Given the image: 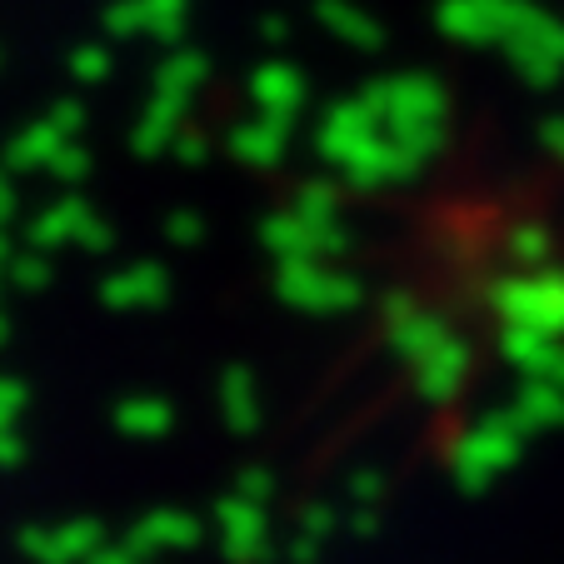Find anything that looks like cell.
Instances as JSON below:
<instances>
[{"label":"cell","instance_id":"1","mask_svg":"<svg viewBox=\"0 0 564 564\" xmlns=\"http://www.w3.org/2000/svg\"><path fill=\"white\" fill-rule=\"evenodd\" d=\"M365 106L384 120L390 135H400L410 145V155L420 165L445 150V120H449V96L435 75L425 70H405V75H384V80H370L360 90Z\"/></svg>","mask_w":564,"mask_h":564},{"label":"cell","instance_id":"2","mask_svg":"<svg viewBox=\"0 0 564 564\" xmlns=\"http://www.w3.org/2000/svg\"><path fill=\"white\" fill-rule=\"evenodd\" d=\"M490 305L505 330H534L564 340V270H514L495 280Z\"/></svg>","mask_w":564,"mask_h":564},{"label":"cell","instance_id":"3","mask_svg":"<svg viewBox=\"0 0 564 564\" xmlns=\"http://www.w3.org/2000/svg\"><path fill=\"white\" fill-rule=\"evenodd\" d=\"M500 51L530 90H550L564 80V21L534 0H520V15H514Z\"/></svg>","mask_w":564,"mask_h":564},{"label":"cell","instance_id":"4","mask_svg":"<svg viewBox=\"0 0 564 564\" xmlns=\"http://www.w3.org/2000/svg\"><path fill=\"white\" fill-rule=\"evenodd\" d=\"M275 295L305 315H345L365 300V285L340 265L295 260V265H275Z\"/></svg>","mask_w":564,"mask_h":564},{"label":"cell","instance_id":"5","mask_svg":"<svg viewBox=\"0 0 564 564\" xmlns=\"http://www.w3.org/2000/svg\"><path fill=\"white\" fill-rule=\"evenodd\" d=\"M260 246L275 256V265H295V260H319V265H335L350 246L345 225H315L295 210H275L260 225Z\"/></svg>","mask_w":564,"mask_h":564},{"label":"cell","instance_id":"6","mask_svg":"<svg viewBox=\"0 0 564 564\" xmlns=\"http://www.w3.org/2000/svg\"><path fill=\"white\" fill-rule=\"evenodd\" d=\"M520 0H440L435 25L445 41L455 45H505Z\"/></svg>","mask_w":564,"mask_h":564},{"label":"cell","instance_id":"7","mask_svg":"<svg viewBox=\"0 0 564 564\" xmlns=\"http://www.w3.org/2000/svg\"><path fill=\"white\" fill-rule=\"evenodd\" d=\"M384 340H390V350L400 355L410 370H420V365L435 360V355L455 340V330H449L440 315L420 310L415 300H394L390 315H384Z\"/></svg>","mask_w":564,"mask_h":564},{"label":"cell","instance_id":"8","mask_svg":"<svg viewBox=\"0 0 564 564\" xmlns=\"http://www.w3.org/2000/svg\"><path fill=\"white\" fill-rule=\"evenodd\" d=\"M375 130H384V120L375 116L370 106H365V96L355 90V96H345V100H335L325 116H319V126H315V150L325 160H330L335 171H340L345 160L355 155V150L365 145V140L375 135Z\"/></svg>","mask_w":564,"mask_h":564},{"label":"cell","instance_id":"9","mask_svg":"<svg viewBox=\"0 0 564 564\" xmlns=\"http://www.w3.org/2000/svg\"><path fill=\"white\" fill-rule=\"evenodd\" d=\"M250 100H256L260 120L290 130L300 120V110H305V75L290 61H265L250 75Z\"/></svg>","mask_w":564,"mask_h":564},{"label":"cell","instance_id":"10","mask_svg":"<svg viewBox=\"0 0 564 564\" xmlns=\"http://www.w3.org/2000/svg\"><path fill=\"white\" fill-rule=\"evenodd\" d=\"M90 215H96L90 200H80V195H61V200H51L31 225H25V246L41 250V256L55 250V246H80V230L90 225Z\"/></svg>","mask_w":564,"mask_h":564},{"label":"cell","instance_id":"11","mask_svg":"<svg viewBox=\"0 0 564 564\" xmlns=\"http://www.w3.org/2000/svg\"><path fill=\"white\" fill-rule=\"evenodd\" d=\"M514 449H520V420L505 410V415L485 420L479 430H469V440L459 445V465H465V475H479V469L490 475V469L510 465Z\"/></svg>","mask_w":564,"mask_h":564},{"label":"cell","instance_id":"12","mask_svg":"<svg viewBox=\"0 0 564 564\" xmlns=\"http://www.w3.org/2000/svg\"><path fill=\"white\" fill-rule=\"evenodd\" d=\"M165 295H171V280H165L160 265H150V260H140V265H130V270H116V275H106V285H100L106 310H155V305H165Z\"/></svg>","mask_w":564,"mask_h":564},{"label":"cell","instance_id":"13","mask_svg":"<svg viewBox=\"0 0 564 564\" xmlns=\"http://www.w3.org/2000/svg\"><path fill=\"white\" fill-rule=\"evenodd\" d=\"M181 135H185V100L150 96V106L140 110V120H135L130 145H135L140 160H155V155H165V150H175Z\"/></svg>","mask_w":564,"mask_h":564},{"label":"cell","instance_id":"14","mask_svg":"<svg viewBox=\"0 0 564 564\" xmlns=\"http://www.w3.org/2000/svg\"><path fill=\"white\" fill-rule=\"evenodd\" d=\"M315 15H319V25H325L335 41L355 45V51H380L384 45L380 21H375L365 6H355V0H315Z\"/></svg>","mask_w":564,"mask_h":564},{"label":"cell","instance_id":"15","mask_svg":"<svg viewBox=\"0 0 564 564\" xmlns=\"http://www.w3.org/2000/svg\"><path fill=\"white\" fill-rule=\"evenodd\" d=\"M290 150V130L270 126V120H246V126L230 130V155L240 160V165H256V171H270V165H280Z\"/></svg>","mask_w":564,"mask_h":564},{"label":"cell","instance_id":"16","mask_svg":"<svg viewBox=\"0 0 564 564\" xmlns=\"http://www.w3.org/2000/svg\"><path fill=\"white\" fill-rule=\"evenodd\" d=\"M65 145H70V140H65L61 130L41 116V120H31L11 145H6V171H51V160L61 155Z\"/></svg>","mask_w":564,"mask_h":564},{"label":"cell","instance_id":"17","mask_svg":"<svg viewBox=\"0 0 564 564\" xmlns=\"http://www.w3.org/2000/svg\"><path fill=\"white\" fill-rule=\"evenodd\" d=\"M465 375H469V350H465V340L455 335V340H449L435 360L420 365L415 384H420V394H425V400H449V394L465 384Z\"/></svg>","mask_w":564,"mask_h":564},{"label":"cell","instance_id":"18","mask_svg":"<svg viewBox=\"0 0 564 564\" xmlns=\"http://www.w3.org/2000/svg\"><path fill=\"white\" fill-rule=\"evenodd\" d=\"M205 80H210V61H205L200 51H171L155 70V96H171V100H185V106H191V96L205 86Z\"/></svg>","mask_w":564,"mask_h":564},{"label":"cell","instance_id":"19","mask_svg":"<svg viewBox=\"0 0 564 564\" xmlns=\"http://www.w3.org/2000/svg\"><path fill=\"white\" fill-rule=\"evenodd\" d=\"M510 415L520 420V430H554L564 425V390L560 384H540V380H524L520 394H514V405Z\"/></svg>","mask_w":564,"mask_h":564},{"label":"cell","instance_id":"20","mask_svg":"<svg viewBox=\"0 0 564 564\" xmlns=\"http://www.w3.org/2000/svg\"><path fill=\"white\" fill-rule=\"evenodd\" d=\"M220 410H225V420H230L235 430H250L260 420V394H256V375L250 370H225V380H220Z\"/></svg>","mask_w":564,"mask_h":564},{"label":"cell","instance_id":"21","mask_svg":"<svg viewBox=\"0 0 564 564\" xmlns=\"http://www.w3.org/2000/svg\"><path fill=\"white\" fill-rule=\"evenodd\" d=\"M290 210L305 215V220H315V225H340V185L305 181L295 191V200H290Z\"/></svg>","mask_w":564,"mask_h":564},{"label":"cell","instance_id":"22","mask_svg":"<svg viewBox=\"0 0 564 564\" xmlns=\"http://www.w3.org/2000/svg\"><path fill=\"white\" fill-rule=\"evenodd\" d=\"M116 420L130 435H160V430L171 425V405H165V400H150V394H135V400H126V405L116 410Z\"/></svg>","mask_w":564,"mask_h":564},{"label":"cell","instance_id":"23","mask_svg":"<svg viewBox=\"0 0 564 564\" xmlns=\"http://www.w3.org/2000/svg\"><path fill=\"white\" fill-rule=\"evenodd\" d=\"M554 345V335H534V330H500V350L505 360L514 365L520 375H530L534 365L544 360V350Z\"/></svg>","mask_w":564,"mask_h":564},{"label":"cell","instance_id":"24","mask_svg":"<svg viewBox=\"0 0 564 564\" xmlns=\"http://www.w3.org/2000/svg\"><path fill=\"white\" fill-rule=\"evenodd\" d=\"M140 21H145V35H155V41H181L185 0H140Z\"/></svg>","mask_w":564,"mask_h":564},{"label":"cell","instance_id":"25","mask_svg":"<svg viewBox=\"0 0 564 564\" xmlns=\"http://www.w3.org/2000/svg\"><path fill=\"white\" fill-rule=\"evenodd\" d=\"M51 260L41 256V250H21V256H11V265H6V280H11L15 290H25V295H35V290L51 285Z\"/></svg>","mask_w":564,"mask_h":564},{"label":"cell","instance_id":"26","mask_svg":"<svg viewBox=\"0 0 564 564\" xmlns=\"http://www.w3.org/2000/svg\"><path fill=\"white\" fill-rule=\"evenodd\" d=\"M510 256L520 260L524 270H544V260H550V230L544 225H524V230L510 235Z\"/></svg>","mask_w":564,"mask_h":564},{"label":"cell","instance_id":"27","mask_svg":"<svg viewBox=\"0 0 564 564\" xmlns=\"http://www.w3.org/2000/svg\"><path fill=\"white\" fill-rule=\"evenodd\" d=\"M70 75L80 86H100L110 75V51L106 45H80V51H70Z\"/></svg>","mask_w":564,"mask_h":564},{"label":"cell","instance_id":"28","mask_svg":"<svg viewBox=\"0 0 564 564\" xmlns=\"http://www.w3.org/2000/svg\"><path fill=\"white\" fill-rule=\"evenodd\" d=\"M51 175H55L61 185H80V181L90 175V150L80 145V140H70V145H65L61 155L51 160Z\"/></svg>","mask_w":564,"mask_h":564},{"label":"cell","instance_id":"29","mask_svg":"<svg viewBox=\"0 0 564 564\" xmlns=\"http://www.w3.org/2000/svg\"><path fill=\"white\" fill-rule=\"evenodd\" d=\"M106 31L116 35V41H126V35H145L140 0H110V6H106Z\"/></svg>","mask_w":564,"mask_h":564},{"label":"cell","instance_id":"30","mask_svg":"<svg viewBox=\"0 0 564 564\" xmlns=\"http://www.w3.org/2000/svg\"><path fill=\"white\" fill-rule=\"evenodd\" d=\"M45 120H51L65 140H80V130H86V106H80V100H55V106L45 110Z\"/></svg>","mask_w":564,"mask_h":564},{"label":"cell","instance_id":"31","mask_svg":"<svg viewBox=\"0 0 564 564\" xmlns=\"http://www.w3.org/2000/svg\"><path fill=\"white\" fill-rule=\"evenodd\" d=\"M165 235H171L175 246H200V240H205V215H195V210H175L171 220H165Z\"/></svg>","mask_w":564,"mask_h":564},{"label":"cell","instance_id":"32","mask_svg":"<svg viewBox=\"0 0 564 564\" xmlns=\"http://www.w3.org/2000/svg\"><path fill=\"white\" fill-rule=\"evenodd\" d=\"M540 150H544L550 160H560V165H564V116L540 120Z\"/></svg>","mask_w":564,"mask_h":564},{"label":"cell","instance_id":"33","mask_svg":"<svg viewBox=\"0 0 564 564\" xmlns=\"http://www.w3.org/2000/svg\"><path fill=\"white\" fill-rule=\"evenodd\" d=\"M205 155H210V140H205L200 130H185V135L175 140V160H181V165H200Z\"/></svg>","mask_w":564,"mask_h":564},{"label":"cell","instance_id":"34","mask_svg":"<svg viewBox=\"0 0 564 564\" xmlns=\"http://www.w3.org/2000/svg\"><path fill=\"white\" fill-rule=\"evenodd\" d=\"M21 405H25L21 380H6V375H0V425H11V420L21 415Z\"/></svg>","mask_w":564,"mask_h":564},{"label":"cell","instance_id":"35","mask_svg":"<svg viewBox=\"0 0 564 564\" xmlns=\"http://www.w3.org/2000/svg\"><path fill=\"white\" fill-rule=\"evenodd\" d=\"M15 210H21V191H15V181H11V171L0 165V230L15 220Z\"/></svg>","mask_w":564,"mask_h":564},{"label":"cell","instance_id":"36","mask_svg":"<svg viewBox=\"0 0 564 564\" xmlns=\"http://www.w3.org/2000/svg\"><path fill=\"white\" fill-rule=\"evenodd\" d=\"M15 455H21V440H15L11 425H0V465H11Z\"/></svg>","mask_w":564,"mask_h":564},{"label":"cell","instance_id":"37","mask_svg":"<svg viewBox=\"0 0 564 564\" xmlns=\"http://www.w3.org/2000/svg\"><path fill=\"white\" fill-rule=\"evenodd\" d=\"M290 35V21H280V15H265V41H285Z\"/></svg>","mask_w":564,"mask_h":564},{"label":"cell","instance_id":"38","mask_svg":"<svg viewBox=\"0 0 564 564\" xmlns=\"http://www.w3.org/2000/svg\"><path fill=\"white\" fill-rule=\"evenodd\" d=\"M6 265H11V240H6V230H0V280H6Z\"/></svg>","mask_w":564,"mask_h":564},{"label":"cell","instance_id":"39","mask_svg":"<svg viewBox=\"0 0 564 564\" xmlns=\"http://www.w3.org/2000/svg\"><path fill=\"white\" fill-rule=\"evenodd\" d=\"M11 340V315H6V305H0V345Z\"/></svg>","mask_w":564,"mask_h":564},{"label":"cell","instance_id":"40","mask_svg":"<svg viewBox=\"0 0 564 564\" xmlns=\"http://www.w3.org/2000/svg\"><path fill=\"white\" fill-rule=\"evenodd\" d=\"M0 70H6V51H0Z\"/></svg>","mask_w":564,"mask_h":564}]
</instances>
